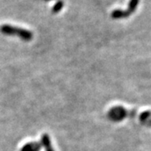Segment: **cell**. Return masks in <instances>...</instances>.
<instances>
[{"label":"cell","mask_w":151,"mask_h":151,"mask_svg":"<svg viewBox=\"0 0 151 151\" xmlns=\"http://www.w3.org/2000/svg\"><path fill=\"white\" fill-rule=\"evenodd\" d=\"M139 0H130L129 3V7L126 10L122 9H114L111 13V17L113 19H125L130 16L132 14L134 13L137 7L139 5Z\"/></svg>","instance_id":"cell-2"},{"label":"cell","mask_w":151,"mask_h":151,"mask_svg":"<svg viewBox=\"0 0 151 151\" xmlns=\"http://www.w3.org/2000/svg\"><path fill=\"white\" fill-rule=\"evenodd\" d=\"M40 144H41V146H43L45 148V151H55L53 147H52V145H51L50 138V136L48 134H42Z\"/></svg>","instance_id":"cell-5"},{"label":"cell","mask_w":151,"mask_h":151,"mask_svg":"<svg viewBox=\"0 0 151 151\" xmlns=\"http://www.w3.org/2000/svg\"><path fill=\"white\" fill-rule=\"evenodd\" d=\"M41 144L38 142H29L21 148L20 151H40Z\"/></svg>","instance_id":"cell-4"},{"label":"cell","mask_w":151,"mask_h":151,"mask_svg":"<svg viewBox=\"0 0 151 151\" xmlns=\"http://www.w3.org/2000/svg\"><path fill=\"white\" fill-rule=\"evenodd\" d=\"M129 115V111L122 106H115L109 109L108 113V118L113 122H121L126 119Z\"/></svg>","instance_id":"cell-3"},{"label":"cell","mask_w":151,"mask_h":151,"mask_svg":"<svg viewBox=\"0 0 151 151\" xmlns=\"http://www.w3.org/2000/svg\"><path fill=\"white\" fill-rule=\"evenodd\" d=\"M0 32L6 35H14L20 38L24 41H30L33 39V33L29 29L16 27L9 24H3L0 26Z\"/></svg>","instance_id":"cell-1"},{"label":"cell","mask_w":151,"mask_h":151,"mask_svg":"<svg viewBox=\"0 0 151 151\" xmlns=\"http://www.w3.org/2000/svg\"><path fill=\"white\" fill-rule=\"evenodd\" d=\"M64 5H65V2L63 0H58L55 4L53 8H52V10H51L52 14H57V13H59L60 11L62 9V8L64 7Z\"/></svg>","instance_id":"cell-7"},{"label":"cell","mask_w":151,"mask_h":151,"mask_svg":"<svg viewBox=\"0 0 151 151\" xmlns=\"http://www.w3.org/2000/svg\"><path fill=\"white\" fill-rule=\"evenodd\" d=\"M45 1H50V0H45Z\"/></svg>","instance_id":"cell-8"},{"label":"cell","mask_w":151,"mask_h":151,"mask_svg":"<svg viewBox=\"0 0 151 151\" xmlns=\"http://www.w3.org/2000/svg\"><path fill=\"white\" fill-rule=\"evenodd\" d=\"M139 120L144 125L151 126V112L150 111L143 112L139 116Z\"/></svg>","instance_id":"cell-6"}]
</instances>
